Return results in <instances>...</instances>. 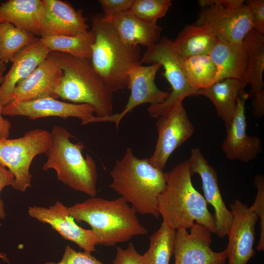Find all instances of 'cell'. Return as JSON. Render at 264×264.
I'll use <instances>...</instances> for the list:
<instances>
[{
	"label": "cell",
	"mask_w": 264,
	"mask_h": 264,
	"mask_svg": "<svg viewBox=\"0 0 264 264\" xmlns=\"http://www.w3.org/2000/svg\"><path fill=\"white\" fill-rule=\"evenodd\" d=\"M248 96V93L242 92L238 98L235 112L226 128V136L222 144V151L228 159L245 163L255 159L262 152L261 139L246 133L245 103Z\"/></svg>",
	"instance_id": "17"
},
{
	"label": "cell",
	"mask_w": 264,
	"mask_h": 264,
	"mask_svg": "<svg viewBox=\"0 0 264 264\" xmlns=\"http://www.w3.org/2000/svg\"><path fill=\"white\" fill-rule=\"evenodd\" d=\"M48 56L63 73L56 91L58 98L74 104L89 105L94 108L97 117L113 114L112 92L104 84L89 59L58 51L50 52Z\"/></svg>",
	"instance_id": "5"
},
{
	"label": "cell",
	"mask_w": 264,
	"mask_h": 264,
	"mask_svg": "<svg viewBox=\"0 0 264 264\" xmlns=\"http://www.w3.org/2000/svg\"><path fill=\"white\" fill-rule=\"evenodd\" d=\"M50 143V132L40 129L29 131L20 138L0 139V166L7 168L14 176V189L24 192L31 187L32 161L46 154Z\"/></svg>",
	"instance_id": "9"
},
{
	"label": "cell",
	"mask_w": 264,
	"mask_h": 264,
	"mask_svg": "<svg viewBox=\"0 0 264 264\" xmlns=\"http://www.w3.org/2000/svg\"><path fill=\"white\" fill-rule=\"evenodd\" d=\"M67 209L76 222L91 227L96 245L113 246L148 232L136 210L121 197L112 200L91 197Z\"/></svg>",
	"instance_id": "2"
},
{
	"label": "cell",
	"mask_w": 264,
	"mask_h": 264,
	"mask_svg": "<svg viewBox=\"0 0 264 264\" xmlns=\"http://www.w3.org/2000/svg\"><path fill=\"white\" fill-rule=\"evenodd\" d=\"M110 188L142 215L158 219V198L166 187L165 173L153 166L149 158H139L128 148L120 159H116L110 172Z\"/></svg>",
	"instance_id": "3"
},
{
	"label": "cell",
	"mask_w": 264,
	"mask_h": 264,
	"mask_svg": "<svg viewBox=\"0 0 264 264\" xmlns=\"http://www.w3.org/2000/svg\"><path fill=\"white\" fill-rule=\"evenodd\" d=\"M232 221L227 235L228 264H247L255 255L253 245L258 217L250 207L236 199L230 204Z\"/></svg>",
	"instance_id": "13"
},
{
	"label": "cell",
	"mask_w": 264,
	"mask_h": 264,
	"mask_svg": "<svg viewBox=\"0 0 264 264\" xmlns=\"http://www.w3.org/2000/svg\"><path fill=\"white\" fill-rule=\"evenodd\" d=\"M176 231L162 222L150 236L149 247L142 255L147 264H169L174 251Z\"/></svg>",
	"instance_id": "29"
},
{
	"label": "cell",
	"mask_w": 264,
	"mask_h": 264,
	"mask_svg": "<svg viewBox=\"0 0 264 264\" xmlns=\"http://www.w3.org/2000/svg\"><path fill=\"white\" fill-rule=\"evenodd\" d=\"M217 38L206 26L185 25L172 41V45L183 59L206 55H209Z\"/></svg>",
	"instance_id": "25"
},
{
	"label": "cell",
	"mask_w": 264,
	"mask_h": 264,
	"mask_svg": "<svg viewBox=\"0 0 264 264\" xmlns=\"http://www.w3.org/2000/svg\"><path fill=\"white\" fill-rule=\"evenodd\" d=\"M45 264H105L91 253L85 251H77L70 245L65 248L61 260L58 262H48Z\"/></svg>",
	"instance_id": "33"
},
{
	"label": "cell",
	"mask_w": 264,
	"mask_h": 264,
	"mask_svg": "<svg viewBox=\"0 0 264 264\" xmlns=\"http://www.w3.org/2000/svg\"><path fill=\"white\" fill-rule=\"evenodd\" d=\"M2 74L3 73H0V85L4 79ZM2 109L3 107L0 105V139L8 138L11 127L10 122L2 116Z\"/></svg>",
	"instance_id": "39"
},
{
	"label": "cell",
	"mask_w": 264,
	"mask_h": 264,
	"mask_svg": "<svg viewBox=\"0 0 264 264\" xmlns=\"http://www.w3.org/2000/svg\"><path fill=\"white\" fill-rule=\"evenodd\" d=\"M133 0H98L105 18H110L130 10Z\"/></svg>",
	"instance_id": "36"
},
{
	"label": "cell",
	"mask_w": 264,
	"mask_h": 264,
	"mask_svg": "<svg viewBox=\"0 0 264 264\" xmlns=\"http://www.w3.org/2000/svg\"><path fill=\"white\" fill-rule=\"evenodd\" d=\"M211 232L205 226L194 223L187 229L176 231L173 254L174 264H225L227 249L215 252L211 248Z\"/></svg>",
	"instance_id": "12"
},
{
	"label": "cell",
	"mask_w": 264,
	"mask_h": 264,
	"mask_svg": "<svg viewBox=\"0 0 264 264\" xmlns=\"http://www.w3.org/2000/svg\"><path fill=\"white\" fill-rule=\"evenodd\" d=\"M28 214L42 223L49 224L64 239L75 243L84 251L91 253L96 251L93 232L78 225L70 215L67 207L61 202L57 201L49 207L29 206Z\"/></svg>",
	"instance_id": "15"
},
{
	"label": "cell",
	"mask_w": 264,
	"mask_h": 264,
	"mask_svg": "<svg viewBox=\"0 0 264 264\" xmlns=\"http://www.w3.org/2000/svg\"><path fill=\"white\" fill-rule=\"evenodd\" d=\"M192 175L198 174L201 178L204 198L215 211L216 234L220 238L227 235L232 221V215L222 198L217 172L210 165L199 148L192 149L188 159Z\"/></svg>",
	"instance_id": "16"
},
{
	"label": "cell",
	"mask_w": 264,
	"mask_h": 264,
	"mask_svg": "<svg viewBox=\"0 0 264 264\" xmlns=\"http://www.w3.org/2000/svg\"><path fill=\"white\" fill-rule=\"evenodd\" d=\"M94 39V35L91 30L87 33L80 36H55L41 38L42 42L50 52L58 51L89 60L91 55V47Z\"/></svg>",
	"instance_id": "27"
},
{
	"label": "cell",
	"mask_w": 264,
	"mask_h": 264,
	"mask_svg": "<svg viewBox=\"0 0 264 264\" xmlns=\"http://www.w3.org/2000/svg\"><path fill=\"white\" fill-rule=\"evenodd\" d=\"M50 51L36 39L24 47L13 60L9 70L0 85V105L3 108L12 101L17 84L27 78L48 57Z\"/></svg>",
	"instance_id": "19"
},
{
	"label": "cell",
	"mask_w": 264,
	"mask_h": 264,
	"mask_svg": "<svg viewBox=\"0 0 264 264\" xmlns=\"http://www.w3.org/2000/svg\"><path fill=\"white\" fill-rule=\"evenodd\" d=\"M44 17L41 0H9L0 4V23L8 22L40 37Z\"/></svg>",
	"instance_id": "23"
},
{
	"label": "cell",
	"mask_w": 264,
	"mask_h": 264,
	"mask_svg": "<svg viewBox=\"0 0 264 264\" xmlns=\"http://www.w3.org/2000/svg\"><path fill=\"white\" fill-rule=\"evenodd\" d=\"M44 17L40 26L41 38L55 36H80L87 33V19L82 9L76 10L69 2L42 0Z\"/></svg>",
	"instance_id": "18"
},
{
	"label": "cell",
	"mask_w": 264,
	"mask_h": 264,
	"mask_svg": "<svg viewBox=\"0 0 264 264\" xmlns=\"http://www.w3.org/2000/svg\"><path fill=\"white\" fill-rule=\"evenodd\" d=\"M254 184L257 189L255 201L251 206L258 218H260V236L257 250H264V177L258 174L255 176Z\"/></svg>",
	"instance_id": "32"
},
{
	"label": "cell",
	"mask_w": 264,
	"mask_h": 264,
	"mask_svg": "<svg viewBox=\"0 0 264 264\" xmlns=\"http://www.w3.org/2000/svg\"><path fill=\"white\" fill-rule=\"evenodd\" d=\"M37 37L33 34L17 28L8 22L0 23V57L6 64Z\"/></svg>",
	"instance_id": "30"
},
{
	"label": "cell",
	"mask_w": 264,
	"mask_h": 264,
	"mask_svg": "<svg viewBox=\"0 0 264 264\" xmlns=\"http://www.w3.org/2000/svg\"><path fill=\"white\" fill-rule=\"evenodd\" d=\"M14 176L5 168L0 166V194L2 189L6 186L12 185L14 182ZM5 217L3 200L0 199V226L1 220Z\"/></svg>",
	"instance_id": "37"
},
{
	"label": "cell",
	"mask_w": 264,
	"mask_h": 264,
	"mask_svg": "<svg viewBox=\"0 0 264 264\" xmlns=\"http://www.w3.org/2000/svg\"><path fill=\"white\" fill-rule=\"evenodd\" d=\"M112 264H147L143 255L137 252L133 243L130 242L125 249L120 247L116 248V255Z\"/></svg>",
	"instance_id": "34"
},
{
	"label": "cell",
	"mask_w": 264,
	"mask_h": 264,
	"mask_svg": "<svg viewBox=\"0 0 264 264\" xmlns=\"http://www.w3.org/2000/svg\"><path fill=\"white\" fill-rule=\"evenodd\" d=\"M252 105L253 115L258 118L262 117L264 114V91L253 95Z\"/></svg>",
	"instance_id": "38"
},
{
	"label": "cell",
	"mask_w": 264,
	"mask_h": 264,
	"mask_svg": "<svg viewBox=\"0 0 264 264\" xmlns=\"http://www.w3.org/2000/svg\"><path fill=\"white\" fill-rule=\"evenodd\" d=\"M246 86L243 80L226 78L207 88L198 90L197 95H203L212 102L218 116L224 122L226 128L232 121L238 99Z\"/></svg>",
	"instance_id": "24"
},
{
	"label": "cell",
	"mask_w": 264,
	"mask_h": 264,
	"mask_svg": "<svg viewBox=\"0 0 264 264\" xmlns=\"http://www.w3.org/2000/svg\"><path fill=\"white\" fill-rule=\"evenodd\" d=\"M95 113L94 108L89 105L68 103L52 97L20 102L11 101L4 106L2 110V115L23 116L31 120L52 116L64 119L76 117L81 119L82 125L89 124Z\"/></svg>",
	"instance_id": "14"
},
{
	"label": "cell",
	"mask_w": 264,
	"mask_h": 264,
	"mask_svg": "<svg viewBox=\"0 0 264 264\" xmlns=\"http://www.w3.org/2000/svg\"><path fill=\"white\" fill-rule=\"evenodd\" d=\"M63 76V71L56 62L48 56L27 78L17 84L12 101L20 102L45 97L57 99L56 89Z\"/></svg>",
	"instance_id": "20"
},
{
	"label": "cell",
	"mask_w": 264,
	"mask_h": 264,
	"mask_svg": "<svg viewBox=\"0 0 264 264\" xmlns=\"http://www.w3.org/2000/svg\"><path fill=\"white\" fill-rule=\"evenodd\" d=\"M50 135V145L45 154L47 159L43 170H54L58 179L64 184L91 197H95L97 167L91 156H83L84 144L72 142L70 138L73 135L61 126H54Z\"/></svg>",
	"instance_id": "6"
},
{
	"label": "cell",
	"mask_w": 264,
	"mask_h": 264,
	"mask_svg": "<svg viewBox=\"0 0 264 264\" xmlns=\"http://www.w3.org/2000/svg\"><path fill=\"white\" fill-rule=\"evenodd\" d=\"M192 176L187 159L165 173L166 187L158 198L159 214L163 222L175 230L197 223L216 234L214 216L204 197L194 187Z\"/></svg>",
	"instance_id": "1"
},
{
	"label": "cell",
	"mask_w": 264,
	"mask_h": 264,
	"mask_svg": "<svg viewBox=\"0 0 264 264\" xmlns=\"http://www.w3.org/2000/svg\"><path fill=\"white\" fill-rule=\"evenodd\" d=\"M171 42L167 37L161 38L157 43L147 47L139 62L141 65H161L163 75L171 87V91L164 102L148 108V113L154 118L170 112L186 97L197 95L198 90L191 86L184 72L183 59L174 49Z\"/></svg>",
	"instance_id": "7"
},
{
	"label": "cell",
	"mask_w": 264,
	"mask_h": 264,
	"mask_svg": "<svg viewBox=\"0 0 264 264\" xmlns=\"http://www.w3.org/2000/svg\"><path fill=\"white\" fill-rule=\"evenodd\" d=\"M242 0H199L194 24L207 26L220 40L242 43L253 28L249 8Z\"/></svg>",
	"instance_id": "8"
},
{
	"label": "cell",
	"mask_w": 264,
	"mask_h": 264,
	"mask_svg": "<svg viewBox=\"0 0 264 264\" xmlns=\"http://www.w3.org/2000/svg\"><path fill=\"white\" fill-rule=\"evenodd\" d=\"M6 69V64L3 63L0 57V73H3Z\"/></svg>",
	"instance_id": "40"
},
{
	"label": "cell",
	"mask_w": 264,
	"mask_h": 264,
	"mask_svg": "<svg viewBox=\"0 0 264 264\" xmlns=\"http://www.w3.org/2000/svg\"><path fill=\"white\" fill-rule=\"evenodd\" d=\"M91 30L95 39L90 60L104 84L112 92L128 88V72L140 63L139 46L125 44L103 14L93 16Z\"/></svg>",
	"instance_id": "4"
},
{
	"label": "cell",
	"mask_w": 264,
	"mask_h": 264,
	"mask_svg": "<svg viewBox=\"0 0 264 264\" xmlns=\"http://www.w3.org/2000/svg\"><path fill=\"white\" fill-rule=\"evenodd\" d=\"M113 27L122 41L130 46L147 47L161 39L162 27L157 22L143 21L130 10L110 18H105Z\"/></svg>",
	"instance_id": "21"
},
{
	"label": "cell",
	"mask_w": 264,
	"mask_h": 264,
	"mask_svg": "<svg viewBox=\"0 0 264 264\" xmlns=\"http://www.w3.org/2000/svg\"><path fill=\"white\" fill-rule=\"evenodd\" d=\"M162 67L158 63L142 66L134 65L129 71V86L131 93L125 109L120 112L105 117L93 116L89 123L113 122L118 128L124 116L138 106L149 103L154 105L162 103L168 98L169 93L160 89L156 85L155 79L158 70Z\"/></svg>",
	"instance_id": "10"
},
{
	"label": "cell",
	"mask_w": 264,
	"mask_h": 264,
	"mask_svg": "<svg viewBox=\"0 0 264 264\" xmlns=\"http://www.w3.org/2000/svg\"><path fill=\"white\" fill-rule=\"evenodd\" d=\"M183 67L190 85L197 90L207 88L217 81V68L209 55L184 59Z\"/></svg>",
	"instance_id": "28"
},
{
	"label": "cell",
	"mask_w": 264,
	"mask_h": 264,
	"mask_svg": "<svg viewBox=\"0 0 264 264\" xmlns=\"http://www.w3.org/2000/svg\"><path fill=\"white\" fill-rule=\"evenodd\" d=\"M171 5V0H133L130 11L143 21L156 22L166 15Z\"/></svg>",
	"instance_id": "31"
},
{
	"label": "cell",
	"mask_w": 264,
	"mask_h": 264,
	"mask_svg": "<svg viewBox=\"0 0 264 264\" xmlns=\"http://www.w3.org/2000/svg\"><path fill=\"white\" fill-rule=\"evenodd\" d=\"M0 258L4 262L9 263L6 254L0 252Z\"/></svg>",
	"instance_id": "41"
},
{
	"label": "cell",
	"mask_w": 264,
	"mask_h": 264,
	"mask_svg": "<svg viewBox=\"0 0 264 264\" xmlns=\"http://www.w3.org/2000/svg\"><path fill=\"white\" fill-rule=\"evenodd\" d=\"M209 56L217 68L216 82L226 78L244 81L247 55L243 42L232 43L217 38Z\"/></svg>",
	"instance_id": "22"
},
{
	"label": "cell",
	"mask_w": 264,
	"mask_h": 264,
	"mask_svg": "<svg viewBox=\"0 0 264 264\" xmlns=\"http://www.w3.org/2000/svg\"><path fill=\"white\" fill-rule=\"evenodd\" d=\"M156 126L157 140L149 160L153 166L163 171L171 155L193 135L195 128L182 103L158 117Z\"/></svg>",
	"instance_id": "11"
},
{
	"label": "cell",
	"mask_w": 264,
	"mask_h": 264,
	"mask_svg": "<svg viewBox=\"0 0 264 264\" xmlns=\"http://www.w3.org/2000/svg\"><path fill=\"white\" fill-rule=\"evenodd\" d=\"M243 42L247 55L244 81L246 85H250L253 95L264 91V35L253 28L246 35Z\"/></svg>",
	"instance_id": "26"
},
{
	"label": "cell",
	"mask_w": 264,
	"mask_h": 264,
	"mask_svg": "<svg viewBox=\"0 0 264 264\" xmlns=\"http://www.w3.org/2000/svg\"><path fill=\"white\" fill-rule=\"evenodd\" d=\"M245 2L250 13L253 29L264 35V0H247Z\"/></svg>",
	"instance_id": "35"
}]
</instances>
